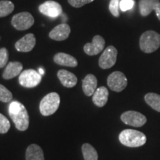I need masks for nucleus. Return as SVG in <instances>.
<instances>
[{
  "mask_svg": "<svg viewBox=\"0 0 160 160\" xmlns=\"http://www.w3.org/2000/svg\"><path fill=\"white\" fill-rule=\"evenodd\" d=\"M8 111L10 117L19 131H25L28 128L29 115L24 105L17 101L12 102L9 105Z\"/></svg>",
  "mask_w": 160,
  "mask_h": 160,
  "instance_id": "f257e3e1",
  "label": "nucleus"
},
{
  "mask_svg": "<svg viewBox=\"0 0 160 160\" xmlns=\"http://www.w3.org/2000/svg\"><path fill=\"white\" fill-rule=\"evenodd\" d=\"M119 142L129 148H138L145 145L147 137L142 132L133 129H125L119 133Z\"/></svg>",
  "mask_w": 160,
  "mask_h": 160,
  "instance_id": "f03ea898",
  "label": "nucleus"
},
{
  "mask_svg": "<svg viewBox=\"0 0 160 160\" xmlns=\"http://www.w3.org/2000/svg\"><path fill=\"white\" fill-rule=\"evenodd\" d=\"M139 47L144 53H153L160 47V34L154 31H145L140 37Z\"/></svg>",
  "mask_w": 160,
  "mask_h": 160,
  "instance_id": "7ed1b4c3",
  "label": "nucleus"
},
{
  "mask_svg": "<svg viewBox=\"0 0 160 160\" xmlns=\"http://www.w3.org/2000/svg\"><path fill=\"white\" fill-rule=\"evenodd\" d=\"M60 104L59 95L55 92H52L41 100L39 104V111L42 115L47 117L53 114L59 108Z\"/></svg>",
  "mask_w": 160,
  "mask_h": 160,
  "instance_id": "20e7f679",
  "label": "nucleus"
},
{
  "mask_svg": "<svg viewBox=\"0 0 160 160\" xmlns=\"http://www.w3.org/2000/svg\"><path fill=\"white\" fill-rule=\"evenodd\" d=\"M42 80V75L33 69L25 70L20 73L19 77V84L24 88H32L37 86Z\"/></svg>",
  "mask_w": 160,
  "mask_h": 160,
  "instance_id": "39448f33",
  "label": "nucleus"
},
{
  "mask_svg": "<svg viewBox=\"0 0 160 160\" xmlns=\"http://www.w3.org/2000/svg\"><path fill=\"white\" fill-rule=\"evenodd\" d=\"M34 24L33 17L28 12H22L14 15L11 19V25L18 31H25Z\"/></svg>",
  "mask_w": 160,
  "mask_h": 160,
  "instance_id": "423d86ee",
  "label": "nucleus"
},
{
  "mask_svg": "<svg viewBox=\"0 0 160 160\" xmlns=\"http://www.w3.org/2000/svg\"><path fill=\"white\" fill-rule=\"evenodd\" d=\"M107 83L109 88L115 92H121L127 87L128 79L122 72L114 71L108 76Z\"/></svg>",
  "mask_w": 160,
  "mask_h": 160,
  "instance_id": "0eeeda50",
  "label": "nucleus"
},
{
  "mask_svg": "<svg viewBox=\"0 0 160 160\" xmlns=\"http://www.w3.org/2000/svg\"><path fill=\"white\" fill-rule=\"evenodd\" d=\"M118 51L115 47L110 45L106 48L102 54L100 56L99 65L102 69H109L117 62Z\"/></svg>",
  "mask_w": 160,
  "mask_h": 160,
  "instance_id": "6e6552de",
  "label": "nucleus"
},
{
  "mask_svg": "<svg viewBox=\"0 0 160 160\" xmlns=\"http://www.w3.org/2000/svg\"><path fill=\"white\" fill-rule=\"evenodd\" d=\"M121 120L128 125L139 128L147 122V118L142 113L134 111L124 112L121 115Z\"/></svg>",
  "mask_w": 160,
  "mask_h": 160,
  "instance_id": "1a4fd4ad",
  "label": "nucleus"
},
{
  "mask_svg": "<svg viewBox=\"0 0 160 160\" xmlns=\"http://www.w3.org/2000/svg\"><path fill=\"white\" fill-rule=\"evenodd\" d=\"M39 11L42 14L51 18L57 17L62 13V8L60 4L52 0L46 1L39 5Z\"/></svg>",
  "mask_w": 160,
  "mask_h": 160,
  "instance_id": "9d476101",
  "label": "nucleus"
},
{
  "mask_svg": "<svg viewBox=\"0 0 160 160\" xmlns=\"http://www.w3.org/2000/svg\"><path fill=\"white\" fill-rule=\"evenodd\" d=\"M105 45V41L104 38L99 35H96L93 38L92 42L85 44L84 46V51L89 56H95L103 51Z\"/></svg>",
  "mask_w": 160,
  "mask_h": 160,
  "instance_id": "9b49d317",
  "label": "nucleus"
},
{
  "mask_svg": "<svg viewBox=\"0 0 160 160\" xmlns=\"http://www.w3.org/2000/svg\"><path fill=\"white\" fill-rule=\"evenodd\" d=\"M36 45V38L33 33L26 34L16 42L15 48L19 52H29L33 49Z\"/></svg>",
  "mask_w": 160,
  "mask_h": 160,
  "instance_id": "f8f14e48",
  "label": "nucleus"
},
{
  "mask_svg": "<svg viewBox=\"0 0 160 160\" xmlns=\"http://www.w3.org/2000/svg\"><path fill=\"white\" fill-rule=\"evenodd\" d=\"M71 33V28L66 23L56 26L49 33V37L55 41H63L68 39Z\"/></svg>",
  "mask_w": 160,
  "mask_h": 160,
  "instance_id": "ddd939ff",
  "label": "nucleus"
},
{
  "mask_svg": "<svg viewBox=\"0 0 160 160\" xmlns=\"http://www.w3.org/2000/svg\"><path fill=\"white\" fill-rule=\"evenodd\" d=\"M23 65L19 62H11L6 66L2 73V77L5 79H13L18 75H20L22 71Z\"/></svg>",
  "mask_w": 160,
  "mask_h": 160,
  "instance_id": "4468645a",
  "label": "nucleus"
},
{
  "mask_svg": "<svg viewBox=\"0 0 160 160\" xmlns=\"http://www.w3.org/2000/svg\"><path fill=\"white\" fill-rule=\"evenodd\" d=\"M57 77L60 82L65 88L74 87L77 83V77L73 73L66 70H59L57 73Z\"/></svg>",
  "mask_w": 160,
  "mask_h": 160,
  "instance_id": "2eb2a0df",
  "label": "nucleus"
},
{
  "mask_svg": "<svg viewBox=\"0 0 160 160\" xmlns=\"http://www.w3.org/2000/svg\"><path fill=\"white\" fill-rule=\"evenodd\" d=\"M97 89V79L94 75L88 74L82 80V90L88 97L93 96Z\"/></svg>",
  "mask_w": 160,
  "mask_h": 160,
  "instance_id": "dca6fc26",
  "label": "nucleus"
},
{
  "mask_svg": "<svg viewBox=\"0 0 160 160\" xmlns=\"http://www.w3.org/2000/svg\"><path fill=\"white\" fill-rule=\"evenodd\" d=\"M109 92L108 90L104 86L99 88L96 90L94 93L93 94L92 101L93 104L97 105V107L102 108L104 107L107 103L108 99Z\"/></svg>",
  "mask_w": 160,
  "mask_h": 160,
  "instance_id": "f3484780",
  "label": "nucleus"
},
{
  "mask_svg": "<svg viewBox=\"0 0 160 160\" xmlns=\"http://www.w3.org/2000/svg\"><path fill=\"white\" fill-rule=\"evenodd\" d=\"M53 61L57 65L74 68L78 65V62L75 57L65 53H58L53 57Z\"/></svg>",
  "mask_w": 160,
  "mask_h": 160,
  "instance_id": "a211bd4d",
  "label": "nucleus"
},
{
  "mask_svg": "<svg viewBox=\"0 0 160 160\" xmlns=\"http://www.w3.org/2000/svg\"><path fill=\"white\" fill-rule=\"evenodd\" d=\"M25 158L26 160H45L42 149L36 144H32L28 147Z\"/></svg>",
  "mask_w": 160,
  "mask_h": 160,
  "instance_id": "6ab92c4d",
  "label": "nucleus"
},
{
  "mask_svg": "<svg viewBox=\"0 0 160 160\" xmlns=\"http://www.w3.org/2000/svg\"><path fill=\"white\" fill-rule=\"evenodd\" d=\"M160 2V0H140L139 2L140 14L145 17L148 16L157 5Z\"/></svg>",
  "mask_w": 160,
  "mask_h": 160,
  "instance_id": "aec40b11",
  "label": "nucleus"
},
{
  "mask_svg": "<svg viewBox=\"0 0 160 160\" xmlns=\"http://www.w3.org/2000/svg\"><path fill=\"white\" fill-rule=\"evenodd\" d=\"M145 101L151 108L160 112V95L155 93H148L145 96Z\"/></svg>",
  "mask_w": 160,
  "mask_h": 160,
  "instance_id": "412c9836",
  "label": "nucleus"
},
{
  "mask_svg": "<svg viewBox=\"0 0 160 160\" xmlns=\"http://www.w3.org/2000/svg\"><path fill=\"white\" fill-rule=\"evenodd\" d=\"M85 160H98V153L94 148L88 143L83 144L82 147Z\"/></svg>",
  "mask_w": 160,
  "mask_h": 160,
  "instance_id": "4be33fe9",
  "label": "nucleus"
},
{
  "mask_svg": "<svg viewBox=\"0 0 160 160\" xmlns=\"http://www.w3.org/2000/svg\"><path fill=\"white\" fill-rule=\"evenodd\" d=\"M14 10V5L11 1H0V17H5Z\"/></svg>",
  "mask_w": 160,
  "mask_h": 160,
  "instance_id": "5701e85b",
  "label": "nucleus"
},
{
  "mask_svg": "<svg viewBox=\"0 0 160 160\" xmlns=\"http://www.w3.org/2000/svg\"><path fill=\"white\" fill-rule=\"evenodd\" d=\"M13 99L12 93L5 86L0 84V101L3 102H8Z\"/></svg>",
  "mask_w": 160,
  "mask_h": 160,
  "instance_id": "b1692460",
  "label": "nucleus"
},
{
  "mask_svg": "<svg viewBox=\"0 0 160 160\" xmlns=\"http://www.w3.org/2000/svg\"><path fill=\"white\" fill-rule=\"evenodd\" d=\"M11 128L9 120L5 116L0 113V133H6Z\"/></svg>",
  "mask_w": 160,
  "mask_h": 160,
  "instance_id": "393cba45",
  "label": "nucleus"
},
{
  "mask_svg": "<svg viewBox=\"0 0 160 160\" xmlns=\"http://www.w3.org/2000/svg\"><path fill=\"white\" fill-rule=\"evenodd\" d=\"M119 2L120 0H111L109 4V10L110 12L113 17H119Z\"/></svg>",
  "mask_w": 160,
  "mask_h": 160,
  "instance_id": "a878e982",
  "label": "nucleus"
},
{
  "mask_svg": "<svg viewBox=\"0 0 160 160\" xmlns=\"http://www.w3.org/2000/svg\"><path fill=\"white\" fill-rule=\"evenodd\" d=\"M8 61V51L5 48L0 49V68H4Z\"/></svg>",
  "mask_w": 160,
  "mask_h": 160,
  "instance_id": "bb28decb",
  "label": "nucleus"
},
{
  "mask_svg": "<svg viewBox=\"0 0 160 160\" xmlns=\"http://www.w3.org/2000/svg\"><path fill=\"white\" fill-rule=\"evenodd\" d=\"M134 5L133 0H121L119 2V8L122 11L125 12L131 10Z\"/></svg>",
  "mask_w": 160,
  "mask_h": 160,
  "instance_id": "cd10ccee",
  "label": "nucleus"
},
{
  "mask_svg": "<svg viewBox=\"0 0 160 160\" xmlns=\"http://www.w3.org/2000/svg\"><path fill=\"white\" fill-rule=\"evenodd\" d=\"M94 0H68L70 5L74 8H81L86 4L91 3Z\"/></svg>",
  "mask_w": 160,
  "mask_h": 160,
  "instance_id": "c85d7f7f",
  "label": "nucleus"
},
{
  "mask_svg": "<svg viewBox=\"0 0 160 160\" xmlns=\"http://www.w3.org/2000/svg\"><path fill=\"white\" fill-rule=\"evenodd\" d=\"M154 11L156 12V15H157V18L160 21V2L157 5V7H156Z\"/></svg>",
  "mask_w": 160,
  "mask_h": 160,
  "instance_id": "c756f323",
  "label": "nucleus"
},
{
  "mask_svg": "<svg viewBox=\"0 0 160 160\" xmlns=\"http://www.w3.org/2000/svg\"><path fill=\"white\" fill-rule=\"evenodd\" d=\"M39 74L40 75H42V76L43 74H44V73H45V71H44V70L42 69V68H39Z\"/></svg>",
  "mask_w": 160,
  "mask_h": 160,
  "instance_id": "7c9ffc66",
  "label": "nucleus"
}]
</instances>
